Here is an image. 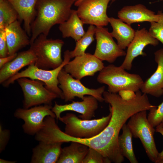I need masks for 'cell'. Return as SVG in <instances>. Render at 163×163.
Returning a JSON list of instances; mask_svg holds the SVG:
<instances>
[{
  "label": "cell",
  "instance_id": "cell-1",
  "mask_svg": "<svg viewBox=\"0 0 163 163\" xmlns=\"http://www.w3.org/2000/svg\"><path fill=\"white\" fill-rule=\"evenodd\" d=\"M77 0H38L36 14L31 25L30 44L41 34L47 36L51 28L69 18L72 5Z\"/></svg>",
  "mask_w": 163,
  "mask_h": 163
},
{
  "label": "cell",
  "instance_id": "cell-2",
  "mask_svg": "<svg viewBox=\"0 0 163 163\" xmlns=\"http://www.w3.org/2000/svg\"><path fill=\"white\" fill-rule=\"evenodd\" d=\"M120 66L109 65L100 71L97 77L98 82L107 85L108 91L117 93L123 90L136 92L140 89L144 81L139 75L130 73Z\"/></svg>",
  "mask_w": 163,
  "mask_h": 163
},
{
  "label": "cell",
  "instance_id": "cell-3",
  "mask_svg": "<svg viewBox=\"0 0 163 163\" xmlns=\"http://www.w3.org/2000/svg\"><path fill=\"white\" fill-rule=\"evenodd\" d=\"M71 59L70 51L66 50L64 53L63 62L58 67L51 70L44 69L38 68L34 64H32L25 70L18 72L4 82L2 84L3 86L8 87L15 81L21 78L38 80L44 83L47 89L63 99L62 91L58 86V77L60 71Z\"/></svg>",
  "mask_w": 163,
  "mask_h": 163
},
{
  "label": "cell",
  "instance_id": "cell-4",
  "mask_svg": "<svg viewBox=\"0 0 163 163\" xmlns=\"http://www.w3.org/2000/svg\"><path fill=\"white\" fill-rule=\"evenodd\" d=\"M64 42L59 39H49L41 34L30 45V49L36 57L34 64L38 68L53 69L62 64L63 62L61 51Z\"/></svg>",
  "mask_w": 163,
  "mask_h": 163
},
{
  "label": "cell",
  "instance_id": "cell-5",
  "mask_svg": "<svg viewBox=\"0 0 163 163\" xmlns=\"http://www.w3.org/2000/svg\"><path fill=\"white\" fill-rule=\"evenodd\" d=\"M110 111L108 115L96 119L82 120L73 113H68L59 120L65 124L64 133L67 135L75 138L88 139L97 136L107 126L111 116Z\"/></svg>",
  "mask_w": 163,
  "mask_h": 163
},
{
  "label": "cell",
  "instance_id": "cell-6",
  "mask_svg": "<svg viewBox=\"0 0 163 163\" xmlns=\"http://www.w3.org/2000/svg\"><path fill=\"white\" fill-rule=\"evenodd\" d=\"M146 111L142 110L133 115L127 125L133 136L140 139L149 159L156 163L159 152L154 137L155 129L148 120Z\"/></svg>",
  "mask_w": 163,
  "mask_h": 163
},
{
  "label": "cell",
  "instance_id": "cell-7",
  "mask_svg": "<svg viewBox=\"0 0 163 163\" xmlns=\"http://www.w3.org/2000/svg\"><path fill=\"white\" fill-rule=\"evenodd\" d=\"M16 81L22 91L24 99L23 108L43 104L51 105L52 101L58 96L52 92L40 81L27 78H21Z\"/></svg>",
  "mask_w": 163,
  "mask_h": 163
},
{
  "label": "cell",
  "instance_id": "cell-8",
  "mask_svg": "<svg viewBox=\"0 0 163 163\" xmlns=\"http://www.w3.org/2000/svg\"><path fill=\"white\" fill-rule=\"evenodd\" d=\"M58 80L59 87L62 91L63 99L65 102L72 101L75 97L82 100L85 95L92 96L101 102L104 101L103 96L105 91L104 86L97 89L88 88L81 82L80 80L74 78L63 68L59 73Z\"/></svg>",
  "mask_w": 163,
  "mask_h": 163
},
{
  "label": "cell",
  "instance_id": "cell-9",
  "mask_svg": "<svg viewBox=\"0 0 163 163\" xmlns=\"http://www.w3.org/2000/svg\"><path fill=\"white\" fill-rule=\"evenodd\" d=\"M51 105L43 104L25 109L19 108L14 113L16 118L24 120L22 127L24 133L35 135L43 128L45 118L48 116L56 118L52 111Z\"/></svg>",
  "mask_w": 163,
  "mask_h": 163
},
{
  "label": "cell",
  "instance_id": "cell-10",
  "mask_svg": "<svg viewBox=\"0 0 163 163\" xmlns=\"http://www.w3.org/2000/svg\"><path fill=\"white\" fill-rule=\"evenodd\" d=\"M112 0H84L78 6V14L84 24L104 27L109 23L107 11Z\"/></svg>",
  "mask_w": 163,
  "mask_h": 163
},
{
  "label": "cell",
  "instance_id": "cell-11",
  "mask_svg": "<svg viewBox=\"0 0 163 163\" xmlns=\"http://www.w3.org/2000/svg\"><path fill=\"white\" fill-rule=\"evenodd\" d=\"M95 35L96 45L93 55L97 58L112 63L118 57L126 56V53L115 42L107 28L96 27Z\"/></svg>",
  "mask_w": 163,
  "mask_h": 163
},
{
  "label": "cell",
  "instance_id": "cell-12",
  "mask_svg": "<svg viewBox=\"0 0 163 163\" xmlns=\"http://www.w3.org/2000/svg\"><path fill=\"white\" fill-rule=\"evenodd\" d=\"M99 59L88 53L76 56L69 61L63 69L73 77L79 80L87 76H93L105 67Z\"/></svg>",
  "mask_w": 163,
  "mask_h": 163
},
{
  "label": "cell",
  "instance_id": "cell-13",
  "mask_svg": "<svg viewBox=\"0 0 163 163\" xmlns=\"http://www.w3.org/2000/svg\"><path fill=\"white\" fill-rule=\"evenodd\" d=\"M158 43L159 41L152 36L145 28L135 31L134 38L127 47L125 57L120 66L125 70H131L135 58L146 55L143 51L146 46H155Z\"/></svg>",
  "mask_w": 163,
  "mask_h": 163
},
{
  "label": "cell",
  "instance_id": "cell-14",
  "mask_svg": "<svg viewBox=\"0 0 163 163\" xmlns=\"http://www.w3.org/2000/svg\"><path fill=\"white\" fill-rule=\"evenodd\" d=\"M98 100L94 97L85 96L82 101H75L64 105H59L56 102L52 110L55 113L57 120L61 117L63 112L72 111L81 114L79 117L82 119L91 120L94 116L95 110L98 107Z\"/></svg>",
  "mask_w": 163,
  "mask_h": 163
},
{
  "label": "cell",
  "instance_id": "cell-15",
  "mask_svg": "<svg viewBox=\"0 0 163 163\" xmlns=\"http://www.w3.org/2000/svg\"><path fill=\"white\" fill-rule=\"evenodd\" d=\"M117 16L122 21L130 25L145 21L157 22L160 19V11L156 14L144 5L138 4L124 7L118 12Z\"/></svg>",
  "mask_w": 163,
  "mask_h": 163
},
{
  "label": "cell",
  "instance_id": "cell-16",
  "mask_svg": "<svg viewBox=\"0 0 163 163\" xmlns=\"http://www.w3.org/2000/svg\"><path fill=\"white\" fill-rule=\"evenodd\" d=\"M154 55L157 69L144 82L140 90L142 93L159 97L163 94V48L156 51Z\"/></svg>",
  "mask_w": 163,
  "mask_h": 163
},
{
  "label": "cell",
  "instance_id": "cell-17",
  "mask_svg": "<svg viewBox=\"0 0 163 163\" xmlns=\"http://www.w3.org/2000/svg\"><path fill=\"white\" fill-rule=\"evenodd\" d=\"M21 23L20 21L17 20L5 29L8 55L17 53L20 50L30 44V39L26 32L22 28Z\"/></svg>",
  "mask_w": 163,
  "mask_h": 163
},
{
  "label": "cell",
  "instance_id": "cell-18",
  "mask_svg": "<svg viewBox=\"0 0 163 163\" xmlns=\"http://www.w3.org/2000/svg\"><path fill=\"white\" fill-rule=\"evenodd\" d=\"M36 59L34 53L30 48L19 53L15 58L0 69V83L3 84L24 67L35 64Z\"/></svg>",
  "mask_w": 163,
  "mask_h": 163
},
{
  "label": "cell",
  "instance_id": "cell-19",
  "mask_svg": "<svg viewBox=\"0 0 163 163\" xmlns=\"http://www.w3.org/2000/svg\"><path fill=\"white\" fill-rule=\"evenodd\" d=\"M63 143L39 142L32 149L31 163H56L60 155Z\"/></svg>",
  "mask_w": 163,
  "mask_h": 163
},
{
  "label": "cell",
  "instance_id": "cell-20",
  "mask_svg": "<svg viewBox=\"0 0 163 163\" xmlns=\"http://www.w3.org/2000/svg\"><path fill=\"white\" fill-rule=\"evenodd\" d=\"M8 0L17 12L18 20L24 21V30L29 36H31V25L36 16V6L38 0Z\"/></svg>",
  "mask_w": 163,
  "mask_h": 163
},
{
  "label": "cell",
  "instance_id": "cell-21",
  "mask_svg": "<svg viewBox=\"0 0 163 163\" xmlns=\"http://www.w3.org/2000/svg\"><path fill=\"white\" fill-rule=\"evenodd\" d=\"M109 22L112 28V31L110 33L111 35L116 39L119 46L123 50L125 49L134 38L135 31L130 25L119 18H109Z\"/></svg>",
  "mask_w": 163,
  "mask_h": 163
},
{
  "label": "cell",
  "instance_id": "cell-22",
  "mask_svg": "<svg viewBox=\"0 0 163 163\" xmlns=\"http://www.w3.org/2000/svg\"><path fill=\"white\" fill-rule=\"evenodd\" d=\"M71 142L69 145L62 148L57 163H82L89 147L78 142Z\"/></svg>",
  "mask_w": 163,
  "mask_h": 163
},
{
  "label": "cell",
  "instance_id": "cell-23",
  "mask_svg": "<svg viewBox=\"0 0 163 163\" xmlns=\"http://www.w3.org/2000/svg\"><path fill=\"white\" fill-rule=\"evenodd\" d=\"M84 24L79 17L77 11L72 9L69 19L59 27L63 38L71 37L76 42L85 34Z\"/></svg>",
  "mask_w": 163,
  "mask_h": 163
},
{
  "label": "cell",
  "instance_id": "cell-24",
  "mask_svg": "<svg viewBox=\"0 0 163 163\" xmlns=\"http://www.w3.org/2000/svg\"><path fill=\"white\" fill-rule=\"evenodd\" d=\"M122 129V134L119 135L118 143L122 155L131 163H138L134 152L132 142L133 135L127 124H124Z\"/></svg>",
  "mask_w": 163,
  "mask_h": 163
},
{
  "label": "cell",
  "instance_id": "cell-25",
  "mask_svg": "<svg viewBox=\"0 0 163 163\" xmlns=\"http://www.w3.org/2000/svg\"><path fill=\"white\" fill-rule=\"evenodd\" d=\"M18 19V13L11 2L8 0H0V30L5 29Z\"/></svg>",
  "mask_w": 163,
  "mask_h": 163
},
{
  "label": "cell",
  "instance_id": "cell-26",
  "mask_svg": "<svg viewBox=\"0 0 163 163\" xmlns=\"http://www.w3.org/2000/svg\"><path fill=\"white\" fill-rule=\"evenodd\" d=\"M96 27L90 25L85 34L78 40L76 42L74 49L70 51V58H72L84 54L88 47L94 41Z\"/></svg>",
  "mask_w": 163,
  "mask_h": 163
},
{
  "label": "cell",
  "instance_id": "cell-27",
  "mask_svg": "<svg viewBox=\"0 0 163 163\" xmlns=\"http://www.w3.org/2000/svg\"><path fill=\"white\" fill-rule=\"evenodd\" d=\"M149 111L147 118L152 126L155 127L163 124V101L159 105L152 108Z\"/></svg>",
  "mask_w": 163,
  "mask_h": 163
},
{
  "label": "cell",
  "instance_id": "cell-28",
  "mask_svg": "<svg viewBox=\"0 0 163 163\" xmlns=\"http://www.w3.org/2000/svg\"><path fill=\"white\" fill-rule=\"evenodd\" d=\"M149 32L152 36L163 45V13L161 11L159 20L150 23Z\"/></svg>",
  "mask_w": 163,
  "mask_h": 163
},
{
  "label": "cell",
  "instance_id": "cell-29",
  "mask_svg": "<svg viewBox=\"0 0 163 163\" xmlns=\"http://www.w3.org/2000/svg\"><path fill=\"white\" fill-rule=\"evenodd\" d=\"M111 161L96 150L89 147L82 163H110Z\"/></svg>",
  "mask_w": 163,
  "mask_h": 163
},
{
  "label": "cell",
  "instance_id": "cell-30",
  "mask_svg": "<svg viewBox=\"0 0 163 163\" xmlns=\"http://www.w3.org/2000/svg\"><path fill=\"white\" fill-rule=\"evenodd\" d=\"M8 56V48L5 29L0 30V58Z\"/></svg>",
  "mask_w": 163,
  "mask_h": 163
},
{
  "label": "cell",
  "instance_id": "cell-31",
  "mask_svg": "<svg viewBox=\"0 0 163 163\" xmlns=\"http://www.w3.org/2000/svg\"><path fill=\"white\" fill-rule=\"evenodd\" d=\"M10 136V131L7 129H3L2 125H0V152L5 149L9 140Z\"/></svg>",
  "mask_w": 163,
  "mask_h": 163
},
{
  "label": "cell",
  "instance_id": "cell-32",
  "mask_svg": "<svg viewBox=\"0 0 163 163\" xmlns=\"http://www.w3.org/2000/svg\"><path fill=\"white\" fill-rule=\"evenodd\" d=\"M119 95L124 100L129 101L134 99L136 96V92L130 90H123L118 92Z\"/></svg>",
  "mask_w": 163,
  "mask_h": 163
},
{
  "label": "cell",
  "instance_id": "cell-33",
  "mask_svg": "<svg viewBox=\"0 0 163 163\" xmlns=\"http://www.w3.org/2000/svg\"><path fill=\"white\" fill-rule=\"evenodd\" d=\"M163 123H161L156 127L155 131L161 133L163 136ZM163 161V149L159 153L156 163H162Z\"/></svg>",
  "mask_w": 163,
  "mask_h": 163
},
{
  "label": "cell",
  "instance_id": "cell-34",
  "mask_svg": "<svg viewBox=\"0 0 163 163\" xmlns=\"http://www.w3.org/2000/svg\"><path fill=\"white\" fill-rule=\"evenodd\" d=\"M17 55V53L14 54L8 55L6 57L0 58V69L4 65L10 62L15 58Z\"/></svg>",
  "mask_w": 163,
  "mask_h": 163
},
{
  "label": "cell",
  "instance_id": "cell-35",
  "mask_svg": "<svg viewBox=\"0 0 163 163\" xmlns=\"http://www.w3.org/2000/svg\"><path fill=\"white\" fill-rule=\"evenodd\" d=\"M15 161H9L5 160L2 159H0V163H16Z\"/></svg>",
  "mask_w": 163,
  "mask_h": 163
},
{
  "label": "cell",
  "instance_id": "cell-36",
  "mask_svg": "<svg viewBox=\"0 0 163 163\" xmlns=\"http://www.w3.org/2000/svg\"><path fill=\"white\" fill-rule=\"evenodd\" d=\"M84 0H77L74 3V5L75 6H78V5L82 2Z\"/></svg>",
  "mask_w": 163,
  "mask_h": 163
},
{
  "label": "cell",
  "instance_id": "cell-37",
  "mask_svg": "<svg viewBox=\"0 0 163 163\" xmlns=\"http://www.w3.org/2000/svg\"><path fill=\"white\" fill-rule=\"evenodd\" d=\"M116 0H112V1H111V2L112 3L115 1Z\"/></svg>",
  "mask_w": 163,
  "mask_h": 163
},
{
  "label": "cell",
  "instance_id": "cell-38",
  "mask_svg": "<svg viewBox=\"0 0 163 163\" xmlns=\"http://www.w3.org/2000/svg\"><path fill=\"white\" fill-rule=\"evenodd\" d=\"M162 163H163V162H162Z\"/></svg>",
  "mask_w": 163,
  "mask_h": 163
},
{
  "label": "cell",
  "instance_id": "cell-39",
  "mask_svg": "<svg viewBox=\"0 0 163 163\" xmlns=\"http://www.w3.org/2000/svg\"></svg>",
  "mask_w": 163,
  "mask_h": 163
}]
</instances>
